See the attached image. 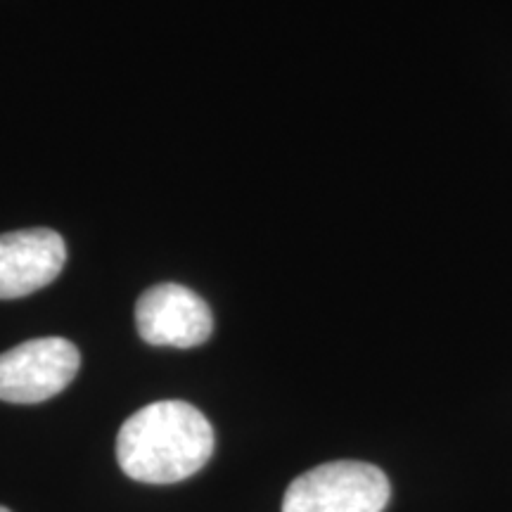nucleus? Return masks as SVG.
I'll use <instances>...</instances> for the list:
<instances>
[{"instance_id":"nucleus-1","label":"nucleus","mask_w":512,"mask_h":512,"mask_svg":"<svg viewBox=\"0 0 512 512\" xmlns=\"http://www.w3.org/2000/svg\"><path fill=\"white\" fill-rule=\"evenodd\" d=\"M214 453V430L185 401H157L121 425L117 460L126 477L143 484H176L200 472Z\"/></svg>"},{"instance_id":"nucleus-3","label":"nucleus","mask_w":512,"mask_h":512,"mask_svg":"<svg viewBox=\"0 0 512 512\" xmlns=\"http://www.w3.org/2000/svg\"><path fill=\"white\" fill-rule=\"evenodd\" d=\"M81 354L69 339L41 337L0 354V401L41 403L67 389Z\"/></svg>"},{"instance_id":"nucleus-2","label":"nucleus","mask_w":512,"mask_h":512,"mask_svg":"<svg viewBox=\"0 0 512 512\" xmlns=\"http://www.w3.org/2000/svg\"><path fill=\"white\" fill-rule=\"evenodd\" d=\"M392 486L380 467L335 460L313 467L287 486L283 512H382Z\"/></svg>"},{"instance_id":"nucleus-5","label":"nucleus","mask_w":512,"mask_h":512,"mask_svg":"<svg viewBox=\"0 0 512 512\" xmlns=\"http://www.w3.org/2000/svg\"><path fill=\"white\" fill-rule=\"evenodd\" d=\"M67 261L62 235L50 228L0 235V299H19L53 283Z\"/></svg>"},{"instance_id":"nucleus-4","label":"nucleus","mask_w":512,"mask_h":512,"mask_svg":"<svg viewBox=\"0 0 512 512\" xmlns=\"http://www.w3.org/2000/svg\"><path fill=\"white\" fill-rule=\"evenodd\" d=\"M136 325L138 335L152 347L192 349L211 337L214 318L200 294L183 285L162 283L138 299Z\"/></svg>"},{"instance_id":"nucleus-6","label":"nucleus","mask_w":512,"mask_h":512,"mask_svg":"<svg viewBox=\"0 0 512 512\" xmlns=\"http://www.w3.org/2000/svg\"><path fill=\"white\" fill-rule=\"evenodd\" d=\"M0 512H10L8 508H3V505H0Z\"/></svg>"}]
</instances>
